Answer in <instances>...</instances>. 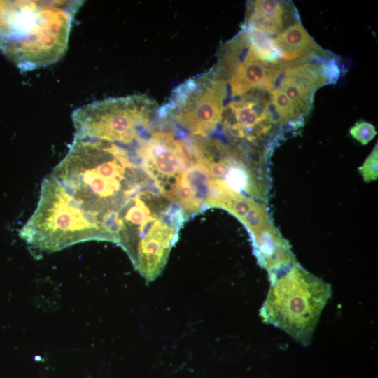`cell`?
<instances>
[{
    "label": "cell",
    "instance_id": "cell-1",
    "mask_svg": "<svg viewBox=\"0 0 378 378\" xmlns=\"http://www.w3.org/2000/svg\"><path fill=\"white\" fill-rule=\"evenodd\" d=\"M80 0L0 1V50L21 71L55 64L66 53Z\"/></svg>",
    "mask_w": 378,
    "mask_h": 378
},
{
    "label": "cell",
    "instance_id": "cell-2",
    "mask_svg": "<svg viewBox=\"0 0 378 378\" xmlns=\"http://www.w3.org/2000/svg\"><path fill=\"white\" fill-rule=\"evenodd\" d=\"M271 281L262 317L307 344L330 297V286L296 262Z\"/></svg>",
    "mask_w": 378,
    "mask_h": 378
},
{
    "label": "cell",
    "instance_id": "cell-3",
    "mask_svg": "<svg viewBox=\"0 0 378 378\" xmlns=\"http://www.w3.org/2000/svg\"><path fill=\"white\" fill-rule=\"evenodd\" d=\"M158 105L145 94L111 97L74 111L75 130L110 141L132 143L148 139Z\"/></svg>",
    "mask_w": 378,
    "mask_h": 378
},
{
    "label": "cell",
    "instance_id": "cell-4",
    "mask_svg": "<svg viewBox=\"0 0 378 378\" xmlns=\"http://www.w3.org/2000/svg\"><path fill=\"white\" fill-rule=\"evenodd\" d=\"M227 86L226 79L214 65L176 87L158 108L157 118L192 135L206 136L220 122Z\"/></svg>",
    "mask_w": 378,
    "mask_h": 378
},
{
    "label": "cell",
    "instance_id": "cell-5",
    "mask_svg": "<svg viewBox=\"0 0 378 378\" xmlns=\"http://www.w3.org/2000/svg\"><path fill=\"white\" fill-rule=\"evenodd\" d=\"M281 64L283 71L278 88L290 99L302 117L312 110L315 92L323 85L335 83L341 74L335 57Z\"/></svg>",
    "mask_w": 378,
    "mask_h": 378
},
{
    "label": "cell",
    "instance_id": "cell-6",
    "mask_svg": "<svg viewBox=\"0 0 378 378\" xmlns=\"http://www.w3.org/2000/svg\"><path fill=\"white\" fill-rule=\"evenodd\" d=\"M264 92L253 90L225 106L220 122L225 132L250 142L269 134L279 120L272 115L270 97H265Z\"/></svg>",
    "mask_w": 378,
    "mask_h": 378
},
{
    "label": "cell",
    "instance_id": "cell-7",
    "mask_svg": "<svg viewBox=\"0 0 378 378\" xmlns=\"http://www.w3.org/2000/svg\"><path fill=\"white\" fill-rule=\"evenodd\" d=\"M174 230L153 215L130 237L125 251L146 279H153L165 264L174 239Z\"/></svg>",
    "mask_w": 378,
    "mask_h": 378
},
{
    "label": "cell",
    "instance_id": "cell-8",
    "mask_svg": "<svg viewBox=\"0 0 378 378\" xmlns=\"http://www.w3.org/2000/svg\"><path fill=\"white\" fill-rule=\"evenodd\" d=\"M141 155L144 168L155 178L162 193L186 169L170 132H151L150 138L141 146Z\"/></svg>",
    "mask_w": 378,
    "mask_h": 378
},
{
    "label": "cell",
    "instance_id": "cell-9",
    "mask_svg": "<svg viewBox=\"0 0 378 378\" xmlns=\"http://www.w3.org/2000/svg\"><path fill=\"white\" fill-rule=\"evenodd\" d=\"M282 71L281 61L271 64L260 59L250 43L227 78L232 97L241 96L253 90L271 91Z\"/></svg>",
    "mask_w": 378,
    "mask_h": 378
},
{
    "label": "cell",
    "instance_id": "cell-10",
    "mask_svg": "<svg viewBox=\"0 0 378 378\" xmlns=\"http://www.w3.org/2000/svg\"><path fill=\"white\" fill-rule=\"evenodd\" d=\"M272 41L279 52L280 60L285 62L315 55L323 58L335 57L316 43L300 20L273 37Z\"/></svg>",
    "mask_w": 378,
    "mask_h": 378
},
{
    "label": "cell",
    "instance_id": "cell-11",
    "mask_svg": "<svg viewBox=\"0 0 378 378\" xmlns=\"http://www.w3.org/2000/svg\"><path fill=\"white\" fill-rule=\"evenodd\" d=\"M286 6L284 1H248L244 27L258 29L269 36H277L284 28Z\"/></svg>",
    "mask_w": 378,
    "mask_h": 378
},
{
    "label": "cell",
    "instance_id": "cell-12",
    "mask_svg": "<svg viewBox=\"0 0 378 378\" xmlns=\"http://www.w3.org/2000/svg\"><path fill=\"white\" fill-rule=\"evenodd\" d=\"M182 181L191 189L196 199L206 204L212 189V181L204 164L187 167L180 175Z\"/></svg>",
    "mask_w": 378,
    "mask_h": 378
},
{
    "label": "cell",
    "instance_id": "cell-13",
    "mask_svg": "<svg viewBox=\"0 0 378 378\" xmlns=\"http://www.w3.org/2000/svg\"><path fill=\"white\" fill-rule=\"evenodd\" d=\"M271 103L274 108L280 124L289 126L302 125L303 117L297 111L294 104L279 88L270 91Z\"/></svg>",
    "mask_w": 378,
    "mask_h": 378
},
{
    "label": "cell",
    "instance_id": "cell-14",
    "mask_svg": "<svg viewBox=\"0 0 378 378\" xmlns=\"http://www.w3.org/2000/svg\"><path fill=\"white\" fill-rule=\"evenodd\" d=\"M241 222L251 234L272 224L265 206L257 202L254 204Z\"/></svg>",
    "mask_w": 378,
    "mask_h": 378
},
{
    "label": "cell",
    "instance_id": "cell-15",
    "mask_svg": "<svg viewBox=\"0 0 378 378\" xmlns=\"http://www.w3.org/2000/svg\"><path fill=\"white\" fill-rule=\"evenodd\" d=\"M351 136L363 145L368 144L377 134L374 126L366 121H358L350 129Z\"/></svg>",
    "mask_w": 378,
    "mask_h": 378
},
{
    "label": "cell",
    "instance_id": "cell-16",
    "mask_svg": "<svg viewBox=\"0 0 378 378\" xmlns=\"http://www.w3.org/2000/svg\"><path fill=\"white\" fill-rule=\"evenodd\" d=\"M378 150L377 144L364 161L363 164L358 167L363 180L368 183L377 179L378 176Z\"/></svg>",
    "mask_w": 378,
    "mask_h": 378
}]
</instances>
